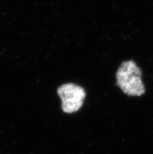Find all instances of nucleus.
<instances>
[{
    "label": "nucleus",
    "instance_id": "obj_1",
    "mask_svg": "<svg viewBox=\"0 0 153 154\" xmlns=\"http://www.w3.org/2000/svg\"><path fill=\"white\" fill-rule=\"evenodd\" d=\"M116 84L128 96H140L145 92L142 70L133 60L125 61L116 72Z\"/></svg>",
    "mask_w": 153,
    "mask_h": 154
},
{
    "label": "nucleus",
    "instance_id": "obj_2",
    "mask_svg": "<svg viewBox=\"0 0 153 154\" xmlns=\"http://www.w3.org/2000/svg\"><path fill=\"white\" fill-rule=\"evenodd\" d=\"M57 92L62 101L63 110L67 113L78 111L86 96L84 89L73 83L63 85L59 87Z\"/></svg>",
    "mask_w": 153,
    "mask_h": 154
}]
</instances>
